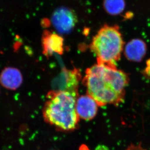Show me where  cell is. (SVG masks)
Returning a JSON list of instances; mask_svg holds the SVG:
<instances>
[{
	"label": "cell",
	"mask_w": 150,
	"mask_h": 150,
	"mask_svg": "<svg viewBox=\"0 0 150 150\" xmlns=\"http://www.w3.org/2000/svg\"><path fill=\"white\" fill-rule=\"evenodd\" d=\"M43 54L49 57L54 53L62 54L64 52V40L60 35L45 30L42 38Z\"/></svg>",
	"instance_id": "5b68a950"
},
{
	"label": "cell",
	"mask_w": 150,
	"mask_h": 150,
	"mask_svg": "<svg viewBox=\"0 0 150 150\" xmlns=\"http://www.w3.org/2000/svg\"><path fill=\"white\" fill-rule=\"evenodd\" d=\"M128 82V75L123 71L98 64L86 69L83 79L87 94L99 106L122 103Z\"/></svg>",
	"instance_id": "6da1fadb"
},
{
	"label": "cell",
	"mask_w": 150,
	"mask_h": 150,
	"mask_svg": "<svg viewBox=\"0 0 150 150\" xmlns=\"http://www.w3.org/2000/svg\"><path fill=\"white\" fill-rule=\"evenodd\" d=\"M145 72L147 76L150 77V59L147 63V67L145 69Z\"/></svg>",
	"instance_id": "30bf717a"
},
{
	"label": "cell",
	"mask_w": 150,
	"mask_h": 150,
	"mask_svg": "<svg viewBox=\"0 0 150 150\" xmlns=\"http://www.w3.org/2000/svg\"><path fill=\"white\" fill-rule=\"evenodd\" d=\"M147 45L140 39L136 38L131 40L126 44L125 48V54L126 58L131 61H142L146 54Z\"/></svg>",
	"instance_id": "ba28073f"
},
{
	"label": "cell",
	"mask_w": 150,
	"mask_h": 150,
	"mask_svg": "<svg viewBox=\"0 0 150 150\" xmlns=\"http://www.w3.org/2000/svg\"><path fill=\"white\" fill-rule=\"evenodd\" d=\"M103 4L105 10L111 15L120 14L125 7V0H103Z\"/></svg>",
	"instance_id": "9c48e42d"
},
{
	"label": "cell",
	"mask_w": 150,
	"mask_h": 150,
	"mask_svg": "<svg viewBox=\"0 0 150 150\" xmlns=\"http://www.w3.org/2000/svg\"><path fill=\"white\" fill-rule=\"evenodd\" d=\"M46 98L42 111L45 121L63 132L76 129L80 119L76 110L78 93L59 89L50 91Z\"/></svg>",
	"instance_id": "7a4b0ae2"
},
{
	"label": "cell",
	"mask_w": 150,
	"mask_h": 150,
	"mask_svg": "<svg viewBox=\"0 0 150 150\" xmlns=\"http://www.w3.org/2000/svg\"><path fill=\"white\" fill-rule=\"evenodd\" d=\"M23 82L21 72L16 68L7 67L3 69L0 74V83L6 89L16 90Z\"/></svg>",
	"instance_id": "52a82bcc"
},
{
	"label": "cell",
	"mask_w": 150,
	"mask_h": 150,
	"mask_svg": "<svg viewBox=\"0 0 150 150\" xmlns=\"http://www.w3.org/2000/svg\"><path fill=\"white\" fill-rule=\"evenodd\" d=\"M52 23L54 28L61 34L69 33L77 23V17L72 10L67 7H60L54 12Z\"/></svg>",
	"instance_id": "277c9868"
},
{
	"label": "cell",
	"mask_w": 150,
	"mask_h": 150,
	"mask_svg": "<svg viewBox=\"0 0 150 150\" xmlns=\"http://www.w3.org/2000/svg\"><path fill=\"white\" fill-rule=\"evenodd\" d=\"M124 47L122 34L117 26L105 25L92 39L91 50L95 54L97 64L117 68Z\"/></svg>",
	"instance_id": "3957f363"
},
{
	"label": "cell",
	"mask_w": 150,
	"mask_h": 150,
	"mask_svg": "<svg viewBox=\"0 0 150 150\" xmlns=\"http://www.w3.org/2000/svg\"><path fill=\"white\" fill-rule=\"evenodd\" d=\"M98 106L95 100L89 95H82L77 99L76 110L79 118L89 120L96 115Z\"/></svg>",
	"instance_id": "8992f818"
}]
</instances>
